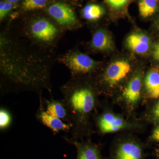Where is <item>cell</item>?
Segmentation results:
<instances>
[{
	"instance_id": "obj_9",
	"label": "cell",
	"mask_w": 159,
	"mask_h": 159,
	"mask_svg": "<svg viewBox=\"0 0 159 159\" xmlns=\"http://www.w3.org/2000/svg\"><path fill=\"white\" fill-rule=\"evenodd\" d=\"M43 102L45 109L48 114L57 117L70 125V121L68 111L62 99L52 98L49 100H46Z\"/></svg>"
},
{
	"instance_id": "obj_1",
	"label": "cell",
	"mask_w": 159,
	"mask_h": 159,
	"mask_svg": "<svg viewBox=\"0 0 159 159\" xmlns=\"http://www.w3.org/2000/svg\"><path fill=\"white\" fill-rule=\"evenodd\" d=\"M64 102L68 111L73 139L80 136L86 119L93 111L96 99L93 91L86 87L67 84L62 88Z\"/></svg>"
},
{
	"instance_id": "obj_11",
	"label": "cell",
	"mask_w": 159,
	"mask_h": 159,
	"mask_svg": "<svg viewBox=\"0 0 159 159\" xmlns=\"http://www.w3.org/2000/svg\"><path fill=\"white\" fill-rule=\"evenodd\" d=\"M93 48L98 51H111L114 48L112 39L107 31L98 30L93 35L92 40Z\"/></svg>"
},
{
	"instance_id": "obj_26",
	"label": "cell",
	"mask_w": 159,
	"mask_h": 159,
	"mask_svg": "<svg viewBox=\"0 0 159 159\" xmlns=\"http://www.w3.org/2000/svg\"></svg>"
},
{
	"instance_id": "obj_7",
	"label": "cell",
	"mask_w": 159,
	"mask_h": 159,
	"mask_svg": "<svg viewBox=\"0 0 159 159\" xmlns=\"http://www.w3.org/2000/svg\"><path fill=\"white\" fill-rule=\"evenodd\" d=\"M69 144L76 146L77 159H101L99 148L97 145L90 143H79L73 138L63 137Z\"/></svg>"
},
{
	"instance_id": "obj_5",
	"label": "cell",
	"mask_w": 159,
	"mask_h": 159,
	"mask_svg": "<svg viewBox=\"0 0 159 159\" xmlns=\"http://www.w3.org/2000/svg\"><path fill=\"white\" fill-rule=\"evenodd\" d=\"M131 70L130 64L125 60L115 61L109 66L104 75L105 81L112 86L124 79Z\"/></svg>"
},
{
	"instance_id": "obj_3",
	"label": "cell",
	"mask_w": 159,
	"mask_h": 159,
	"mask_svg": "<svg viewBox=\"0 0 159 159\" xmlns=\"http://www.w3.org/2000/svg\"><path fill=\"white\" fill-rule=\"evenodd\" d=\"M39 108L35 116L38 121L50 129L54 134L61 131L70 132L71 129L70 125L57 117L48 114L45 109L43 99H39Z\"/></svg>"
},
{
	"instance_id": "obj_19",
	"label": "cell",
	"mask_w": 159,
	"mask_h": 159,
	"mask_svg": "<svg viewBox=\"0 0 159 159\" xmlns=\"http://www.w3.org/2000/svg\"><path fill=\"white\" fill-rule=\"evenodd\" d=\"M131 0H105L109 6L112 9L119 10L123 9L130 2Z\"/></svg>"
},
{
	"instance_id": "obj_4",
	"label": "cell",
	"mask_w": 159,
	"mask_h": 159,
	"mask_svg": "<svg viewBox=\"0 0 159 159\" xmlns=\"http://www.w3.org/2000/svg\"><path fill=\"white\" fill-rule=\"evenodd\" d=\"M48 12L51 17L61 25H73L77 22V17L74 10L65 3H54L49 7Z\"/></svg>"
},
{
	"instance_id": "obj_2",
	"label": "cell",
	"mask_w": 159,
	"mask_h": 159,
	"mask_svg": "<svg viewBox=\"0 0 159 159\" xmlns=\"http://www.w3.org/2000/svg\"><path fill=\"white\" fill-rule=\"evenodd\" d=\"M62 62L75 74H86L93 70L97 63L88 55L74 53L63 57Z\"/></svg>"
},
{
	"instance_id": "obj_17",
	"label": "cell",
	"mask_w": 159,
	"mask_h": 159,
	"mask_svg": "<svg viewBox=\"0 0 159 159\" xmlns=\"http://www.w3.org/2000/svg\"><path fill=\"white\" fill-rule=\"evenodd\" d=\"M12 122V117L10 112L5 107L0 109V129L6 130L9 128Z\"/></svg>"
},
{
	"instance_id": "obj_10",
	"label": "cell",
	"mask_w": 159,
	"mask_h": 159,
	"mask_svg": "<svg viewBox=\"0 0 159 159\" xmlns=\"http://www.w3.org/2000/svg\"><path fill=\"white\" fill-rule=\"evenodd\" d=\"M97 125L101 132L107 133L117 131L124 128L125 122L122 118L107 113L99 117Z\"/></svg>"
},
{
	"instance_id": "obj_12",
	"label": "cell",
	"mask_w": 159,
	"mask_h": 159,
	"mask_svg": "<svg viewBox=\"0 0 159 159\" xmlns=\"http://www.w3.org/2000/svg\"><path fill=\"white\" fill-rule=\"evenodd\" d=\"M145 87L148 96L152 99L159 98V67L151 69L145 79Z\"/></svg>"
},
{
	"instance_id": "obj_8",
	"label": "cell",
	"mask_w": 159,
	"mask_h": 159,
	"mask_svg": "<svg viewBox=\"0 0 159 159\" xmlns=\"http://www.w3.org/2000/svg\"><path fill=\"white\" fill-rule=\"evenodd\" d=\"M126 44L134 53L143 54L149 51L151 41L149 37L145 34L134 33L127 38Z\"/></svg>"
},
{
	"instance_id": "obj_21",
	"label": "cell",
	"mask_w": 159,
	"mask_h": 159,
	"mask_svg": "<svg viewBox=\"0 0 159 159\" xmlns=\"http://www.w3.org/2000/svg\"><path fill=\"white\" fill-rule=\"evenodd\" d=\"M152 56L155 59L159 61V41L154 46Z\"/></svg>"
},
{
	"instance_id": "obj_6",
	"label": "cell",
	"mask_w": 159,
	"mask_h": 159,
	"mask_svg": "<svg viewBox=\"0 0 159 159\" xmlns=\"http://www.w3.org/2000/svg\"><path fill=\"white\" fill-rule=\"evenodd\" d=\"M31 33L34 37L40 40L49 42L57 35V28L45 19H40L35 21L31 26Z\"/></svg>"
},
{
	"instance_id": "obj_18",
	"label": "cell",
	"mask_w": 159,
	"mask_h": 159,
	"mask_svg": "<svg viewBox=\"0 0 159 159\" xmlns=\"http://www.w3.org/2000/svg\"><path fill=\"white\" fill-rule=\"evenodd\" d=\"M48 0H24L23 8L26 11H32L45 7Z\"/></svg>"
},
{
	"instance_id": "obj_25",
	"label": "cell",
	"mask_w": 159,
	"mask_h": 159,
	"mask_svg": "<svg viewBox=\"0 0 159 159\" xmlns=\"http://www.w3.org/2000/svg\"><path fill=\"white\" fill-rule=\"evenodd\" d=\"M158 26H159V23H158Z\"/></svg>"
},
{
	"instance_id": "obj_16",
	"label": "cell",
	"mask_w": 159,
	"mask_h": 159,
	"mask_svg": "<svg viewBox=\"0 0 159 159\" xmlns=\"http://www.w3.org/2000/svg\"><path fill=\"white\" fill-rule=\"evenodd\" d=\"M103 7L98 4H91L87 5L82 10L84 17L89 21L99 20L104 14Z\"/></svg>"
},
{
	"instance_id": "obj_23",
	"label": "cell",
	"mask_w": 159,
	"mask_h": 159,
	"mask_svg": "<svg viewBox=\"0 0 159 159\" xmlns=\"http://www.w3.org/2000/svg\"><path fill=\"white\" fill-rule=\"evenodd\" d=\"M153 113L157 119L159 120V101L154 109Z\"/></svg>"
},
{
	"instance_id": "obj_20",
	"label": "cell",
	"mask_w": 159,
	"mask_h": 159,
	"mask_svg": "<svg viewBox=\"0 0 159 159\" xmlns=\"http://www.w3.org/2000/svg\"><path fill=\"white\" fill-rule=\"evenodd\" d=\"M13 7V4L7 1L0 2V19L2 20L11 11Z\"/></svg>"
},
{
	"instance_id": "obj_13",
	"label": "cell",
	"mask_w": 159,
	"mask_h": 159,
	"mask_svg": "<svg viewBox=\"0 0 159 159\" xmlns=\"http://www.w3.org/2000/svg\"><path fill=\"white\" fill-rule=\"evenodd\" d=\"M116 157V159H142V149L133 142H125L119 146Z\"/></svg>"
},
{
	"instance_id": "obj_14",
	"label": "cell",
	"mask_w": 159,
	"mask_h": 159,
	"mask_svg": "<svg viewBox=\"0 0 159 159\" xmlns=\"http://www.w3.org/2000/svg\"><path fill=\"white\" fill-rule=\"evenodd\" d=\"M142 80L139 75L131 80L123 91V96L126 101L131 104L139 101L141 96Z\"/></svg>"
},
{
	"instance_id": "obj_15",
	"label": "cell",
	"mask_w": 159,
	"mask_h": 159,
	"mask_svg": "<svg viewBox=\"0 0 159 159\" xmlns=\"http://www.w3.org/2000/svg\"><path fill=\"white\" fill-rule=\"evenodd\" d=\"M159 4L158 0H139V14L144 18L152 16L157 10Z\"/></svg>"
},
{
	"instance_id": "obj_24",
	"label": "cell",
	"mask_w": 159,
	"mask_h": 159,
	"mask_svg": "<svg viewBox=\"0 0 159 159\" xmlns=\"http://www.w3.org/2000/svg\"><path fill=\"white\" fill-rule=\"evenodd\" d=\"M6 1L12 3V4H14V3H17L19 0H6Z\"/></svg>"
},
{
	"instance_id": "obj_22",
	"label": "cell",
	"mask_w": 159,
	"mask_h": 159,
	"mask_svg": "<svg viewBox=\"0 0 159 159\" xmlns=\"http://www.w3.org/2000/svg\"><path fill=\"white\" fill-rule=\"evenodd\" d=\"M152 139L155 141L159 142V126L154 129L152 135Z\"/></svg>"
}]
</instances>
